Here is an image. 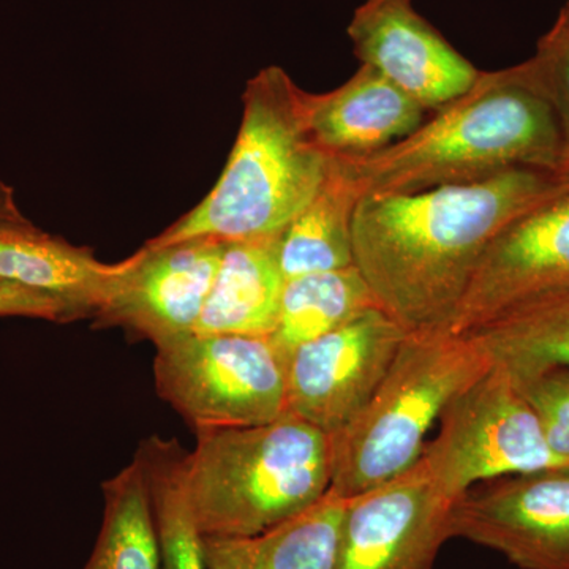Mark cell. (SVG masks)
<instances>
[{
    "instance_id": "603a6c76",
    "label": "cell",
    "mask_w": 569,
    "mask_h": 569,
    "mask_svg": "<svg viewBox=\"0 0 569 569\" xmlns=\"http://www.w3.org/2000/svg\"><path fill=\"white\" fill-rule=\"evenodd\" d=\"M515 70L552 108L569 164V10L561 9L550 31L538 41L533 58L515 66Z\"/></svg>"
},
{
    "instance_id": "ac0fdd59",
    "label": "cell",
    "mask_w": 569,
    "mask_h": 569,
    "mask_svg": "<svg viewBox=\"0 0 569 569\" xmlns=\"http://www.w3.org/2000/svg\"><path fill=\"white\" fill-rule=\"evenodd\" d=\"M359 200L353 181L331 157L323 186L280 234L284 279L355 266L353 217Z\"/></svg>"
},
{
    "instance_id": "ba28073f",
    "label": "cell",
    "mask_w": 569,
    "mask_h": 569,
    "mask_svg": "<svg viewBox=\"0 0 569 569\" xmlns=\"http://www.w3.org/2000/svg\"><path fill=\"white\" fill-rule=\"evenodd\" d=\"M568 296L569 183L493 239L448 331L468 335Z\"/></svg>"
},
{
    "instance_id": "7402d4cb",
    "label": "cell",
    "mask_w": 569,
    "mask_h": 569,
    "mask_svg": "<svg viewBox=\"0 0 569 569\" xmlns=\"http://www.w3.org/2000/svg\"><path fill=\"white\" fill-rule=\"evenodd\" d=\"M467 336L509 373L569 366V296L482 326Z\"/></svg>"
},
{
    "instance_id": "cb8c5ba5",
    "label": "cell",
    "mask_w": 569,
    "mask_h": 569,
    "mask_svg": "<svg viewBox=\"0 0 569 569\" xmlns=\"http://www.w3.org/2000/svg\"><path fill=\"white\" fill-rule=\"evenodd\" d=\"M537 415L546 443L560 463H569V366L511 373Z\"/></svg>"
},
{
    "instance_id": "484cf974",
    "label": "cell",
    "mask_w": 569,
    "mask_h": 569,
    "mask_svg": "<svg viewBox=\"0 0 569 569\" xmlns=\"http://www.w3.org/2000/svg\"><path fill=\"white\" fill-rule=\"evenodd\" d=\"M33 224L21 209L18 208L14 190L6 182L0 181V233L10 230H20Z\"/></svg>"
},
{
    "instance_id": "3957f363",
    "label": "cell",
    "mask_w": 569,
    "mask_h": 569,
    "mask_svg": "<svg viewBox=\"0 0 569 569\" xmlns=\"http://www.w3.org/2000/svg\"><path fill=\"white\" fill-rule=\"evenodd\" d=\"M242 100L241 127L219 182L200 204L146 246L282 234L323 186L331 156L310 129V92L302 91L282 67L271 66L247 82Z\"/></svg>"
},
{
    "instance_id": "d6986e66",
    "label": "cell",
    "mask_w": 569,
    "mask_h": 569,
    "mask_svg": "<svg viewBox=\"0 0 569 569\" xmlns=\"http://www.w3.org/2000/svg\"><path fill=\"white\" fill-rule=\"evenodd\" d=\"M376 306V296L356 266L295 277L284 282L279 317L268 339L287 362L299 347Z\"/></svg>"
},
{
    "instance_id": "6da1fadb",
    "label": "cell",
    "mask_w": 569,
    "mask_h": 569,
    "mask_svg": "<svg viewBox=\"0 0 569 569\" xmlns=\"http://www.w3.org/2000/svg\"><path fill=\"white\" fill-rule=\"evenodd\" d=\"M568 183V174L515 168L462 186L365 194L353 217L355 266L408 332L448 331L493 239Z\"/></svg>"
},
{
    "instance_id": "52a82bcc",
    "label": "cell",
    "mask_w": 569,
    "mask_h": 569,
    "mask_svg": "<svg viewBox=\"0 0 569 569\" xmlns=\"http://www.w3.org/2000/svg\"><path fill=\"white\" fill-rule=\"evenodd\" d=\"M438 421L440 430L421 460L451 500L479 482L565 466L550 452L537 415L505 367H490Z\"/></svg>"
},
{
    "instance_id": "5bb4252c",
    "label": "cell",
    "mask_w": 569,
    "mask_h": 569,
    "mask_svg": "<svg viewBox=\"0 0 569 569\" xmlns=\"http://www.w3.org/2000/svg\"><path fill=\"white\" fill-rule=\"evenodd\" d=\"M426 110L369 66L335 91L310 93V129L329 156L362 157L402 141L425 123Z\"/></svg>"
},
{
    "instance_id": "8fae6325",
    "label": "cell",
    "mask_w": 569,
    "mask_h": 569,
    "mask_svg": "<svg viewBox=\"0 0 569 569\" xmlns=\"http://www.w3.org/2000/svg\"><path fill=\"white\" fill-rule=\"evenodd\" d=\"M452 503L421 459L400 477L348 498L335 569H433L451 539Z\"/></svg>"
},
{
    "instance_id": "4316f807",
    "label": "cell",
    "mask_w": 569,
    "mask_h": 569,
    "mask_svg": "<svg viewBox=\"0 0 569 569\" xmlns=\"http://www.w3.org/2000/svg\"><path fill=\"white\" fill-rule=\"evenodd\" d=\"M563 9H567V10H569V0H567V3H565V7H563Z\"/></svg>"
},
{
    "instance_id": "ffe728a7",
    "label": "cell",
    "mask_w": 569,
    "mask_h": 569,
    "mask_svg": "<svg viewBox=\"0 0 569 569\" xmlns=\"http://www.w3.org/2000/svg\"><path fill=\"white\" fill-rule=\"evenodd\" d=\"M134 458L140 460L148 482L162 569H208L203 537L187 497L186 449L178 440L153 436L141 441Z\"/></svg>"
},
{
    "instance_id": "9a60e30c",
    "label": "cell",
    "mask_w": 569,
    "mask_h": 569,
    "mask_svg": "<svg viewBox=\"0 0 569 569\" xmlns=\"http://www.w3.org/2000/svg\"><path fill=\"white\" fill-rule=\"evenodd\" d=\"M134 254L121 263L97 260L84 247L44 233L36 224L0 233V276L51 296L67 320L96 317L132 269Z\"/></svg>"
},
{
    "instance_id": "4fadbf2b",
    "label": "cell",
    "mask_w": 569,
    "mask_h": 569,
    "mask_svg": "<svg viewBox=\"0 0 569 569\" xmlns=\"http://www.w3.org/2000/svg\"><path fill=\"white\" fill-rule=\"evenodd\" d=\"M227 242L194 238L142 247L96 325L119 326L153 346L192 335L203 312Z\"/></svg>"
},
{
    "instance_id": "7c38bea8",
    "label": "cell",
    "mask_w": 569,
    "mask_h": 569,
    "mask_svg": "<svg viewBox=\"0 0 569 569\" xmlns=\"http://www.w3.org/2000/svg\"><path fill=\"white\" fill-rule=\"evenodd\" d=\"M356 58L427 112L470 91L481 71L415 9L413 0H366L347 29Z\"/></svg>"
},
{
    "instance_id": "8992f818",
    "label": "cell",
    "mask_w": 569,
    "mask_h": 569,
    "mask_svg": "<svg viewBox=\"0 0 569 569\" xmlns=\"http://www.w3.org/2000/svg\"><path fill=\"white\" fill-rule=\"evenodd\" d=\"M156 388L193 432L288 413L284 361L268 337L187 335L157 346Z\"/></svg>"
},
{
    "instance_id": "5b68a950",
    "label": "cell",
    "mask_w": 569,
    "mask_h": 569,
    "mask_svg": "<svg viewBox=\"0 0 569 569\" xmlns=\"http://www.w3.org/2000/svg\"><path fill=\"white\" fill-rule=\"evenodd\" d=\"M492 366L471 336L447 329L408 332L380 387L329 436L331 489L351 498L417 466L427 433L448 403Z\"/></svg>"
},
{
    "instance_id": "9c48e42d",
    "label": "cell",
    "mask_w": 569,
    "mask_h": 569,
    "mask_svg": "<svg viewBox=\"0 0 569 569\" xmlns=\"http://www.w3.org/2000/svg\"><path fill=\"white\" fill-rule=\"evenodd\" d=\"M407 335L376 306L299 347L284 362L288 413L332 436L380 387Z\"/></svg>"
},
{
    "instance_id": "7a4b0ae2",
    "label": "cell",
    "mask_w": 569,
    "mask_h": 569,
    "mask_svg": "<svg viewBox=\"0 0 569 569\" xmlns=\"http://www.w3.org/2000/svg\"><path fill=\"white\" fill-rule=\"evenodd\" d=\"M335 159L361 198L462 186L515 168L569 176L556 114L515 67L481 71L470 91L383 151Z\"/></svg>"
},
{
    "instance_id": "30bf717a",
    "label": "cell",
    "mask_w": 569,
    "mask_h": 569,
    "mask_svg": "<svg viewBox=\"0 0 569 569\" xmlns=\"http://www.w3.org/2000/svg\"><path fill=\"white\" fill-rule=\"evenodd\" d=\"M449 530L522 569H569V463L468 489Z\"/></svg>"
},
{
    "instance_id": "277c9868",
    "label": "cell",
    "mask_w": 569,
    "mask_h": 569,
    "mask_svg": "<svg viewBox=\"0 0 569 569\" xmlns=\"http://www.w3.org/2000/svg\"><path fill=\"white\" fill-rule=\"evenodd\" d=\"M194 436L186 488L201 537H254L301 515L331 489L329 436L295 415Z\"/></svg>"
},
{
    "instance_id": "44dd1931",
    "label": "cell",
    "mask_w": 569,
    "mask_h": 569,
    "mask_svg": "<svg viewBox=\"0 0 569 569\" xmlns=\"http://www.w3.org/2000/svg\"><path fill=\"white\" fill-rule=\"evenodd\" d=\"M104 512L96 548L82 569H162L159 535L140 460L102 485Z\"/></svg>"
},
{
    "instance_id": "e0dca14e",
    "label": "cell",
    "mask_w": 569,
    "mask_h": 569,
    "mask_svg": "<svg viewBox=\"0 0 569 569\" xmlns=\"http://www.w3.org/2000/svg\"><path fill=\"white\" fill-rule=\"evenodd\" d=\"M348 498L329 489L320 501L249 538L203 537L208 569H335Z\"/></svg>"
},
{
    "instance_id": "2e32d148",
    "label": "cell",
    "mask_w": 569,
    "mask_h": 569,
    "mask_svg": "<svg viewBox=\"0 0 569 569\" xmlns=\"http://www.w3.org/2000/svg\"><path fill=\"white\" fill-rule=\"evenodd\" d=\"M279 239L280 234L227 242L194 335H272L287 282Z\"/></svg>"
},
{
    "instance_id": "d4e9b609",
    "label": "cell",
    "mask_w": 569,
    "mask_h": 569,
    "mask_svg": "<svg viewBox=\"0 0 569 569\" xmlns=\"http://www.w3.org/2000/svg\"><path fill=\"white\" fill-rule=\"evenodd\" d=\"M0 317L36 318V320L54 321V323L69 321L61 302L2 276H0Z\"/></svg>"
}]
</instances>
